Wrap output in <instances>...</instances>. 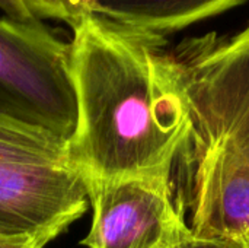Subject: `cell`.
<instances>
[{
  "instance_id": "cell-1",
  "label": "cell",
  "mask_w": 249,
  "mask_h": 248,
  "mask_svg": "<svg viewBox=\"0 0 249 248\" xmlns=\"http://www.w3.org/2000/svg\"><path fill=\"white\" fill-rule=\"evenodd\" d=\"M70 70L77 120L67 156L83 181L172 180L193 120L168 38L93 13L73 28Z\"/></svg>"
},
{
  "instance_id": "cell-2",
  "label": "cell",
  "mask_w": 249,
  "mask_h": 248,
  "mask_svg": "<svg viewBox=\"0 0 249 248\" xmlns=\"http://www.w3.org/2000/svg\"><path fill=\"white\" fill-rule=\"evenodd\" d=\"M0 115L64 142L74 132L70 42L38 19L0 18Z\"/></svg>"
},
{
  "instance_id": "cell-3",
  "label": "cell",
  "mask_w": 249,
  "mask_h": 248,
  "mask_svg": "<svg viewBox=\"0 0 249 248\" xmlns=\"http://www.w3.org/2000/svg\"><path fill=\"white\" fill-rule=\"evenodd\" d=\"M93 216L86 248H179L190 234L168 178L83 181Z\"/></svg>"
},
{
  "instance_id": "cell-4",
  "label": "cell",
  "mask_w": 249,
  "mask_h": 248,
  "mask_svg": "<svg viewBox=\"0 0 249 248\" xmlns=\"http://www.w3.org/2000/svg\"><path fill=\"white\" fill-rule=\"evenodd\" d=\"M175 174L177 199L191 210L188 227L194 235L238 238L248 232V153L229 140H217L182 152Z\"/></svg>"
},
{
  "instance_id": "cell-5",
  "label": "cell",
  "mask_w": 249,
  "mask_h": 248,
  "mask_svg": "<svg viewBox=\"0 0 249 248\" xmlns=\"http://www.w3.org/2000/svg\"><path fill=\"white\" fill-rule=\"evenodd\" d=\"M86 209L83 178L70 165L0 170V235L67 229Z\"/></svg>"
},
{
  "instance_id": "cell-6",
  "label": "cell",
  "mask_w": 249,
  "mask_h": 248,
  "mask_svg": "<svg viewBox=\"0 0 249 248\" xmlns=\"http://www.w3.org/2000/svg\"><path fill=\"white\" fill-rule=\"evenodd\" d=\"M248 0H101L95 13L124 26L168 37Z\"/></svg>"
},
{
  "instance_id": "cell-7",
  "label": "cell",
  "mask_w": 249,
  "mask_h": 248,
  "mask_svg": "<svg viewBox=\"0 0 249 248\" xmlns=\"http://www.w3.org/2000/svg\"><path fill=\"white\" fill-rule=\"evenodd\" d=\"M48 165H70L67 142L42 129L0 115V170Z\"/></svg>"
},
{
  "instance_id": "cell-8",
  "label": "cell",
  "mask_w": 249,
  "mask_h": 248,
  "mask_svg": "<svg viewBox=\"0 0 249 248\" xmlns=\"http://www.w3.org/2000/svg\"><path fill=\"white\" fill-rule=\"evenodd\" d=\"M101 0H20L34 19H54L76 28L95 13Z\"/></svg>"
},
{
  "instance_id": "cell-9",
  "label": "cell",
  "mask_w": 249,
  "mask_h": 248,
  "mask_svg": "<svg viewBox=\"0 0 249 248\" xmlns=\"http://www.w3.org/2000/svg\"><path fill=\"white\" fill-rule=\"evenodd\" d=\"M64 231L63 228H53L23 235H0V248H47Z\"/></svg>"
},
{
  "instance_id": "cell-10",
  "label": "cell",
  "mask_w": 249,
  "mask_h": 248,
  "mask_svg": "<svg viewBox=\"0 0 249 248\" xmlns=\"http://www.w3.org/2000/svg\"><path fill=\"white\" fill-rule=\"evenodd\" d=\"M179 248H247L244 240L238 238H206L197 237L191 231L184 238Z\"/></svg>"
},
{
  "instance_id": "cell-11",
  "label": "cell",
  "mask_w": 249,
  "mask_h": 248,
  "mask_svg": "<svg viewBox=\"0 0 249 248\" xmlns=\"http://www.w3.org/2000/svg\"><path fill=\"white\" fill-rule=\"evenodd\" d=\"M0 10L10 18L16 20H31L34 19L29 12L25 9V6L20 3V0H0Z\"/></svg>"
},
{
  "instance_id": "cell-12",
  "label": "cell",
  "mask_w": 249,
  "mask_h": 248,
  "mask_svg": "<svg viewBox=\"0 0 249 248\" xmlns=\"http://www.w3.org/2000/svg\"><path fill=\"white\" fill-rule=\"evenodd\" d=\"M241 238L244 240V244H245V247L249 248V231L248 232H245V234H242V235H241Z\"/></svg>"
}]
</instances>
